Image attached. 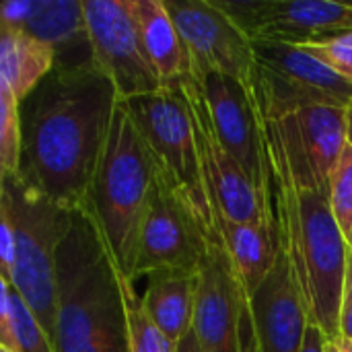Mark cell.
Masks as SVG:
<instances>
[{"instance_id":"obj_12","label":"cell","mask_w":352,"mask_h":352,"mask_svg":"<svg viewBox=\"0 0 352 352\" xmlns=\"http://www.w3.org/2000/svg\"><path fill=\"white\" fill-rule=\"evenodd\" d=\"M196 80L221 144L237 159L254 188L270 200L264 126L254 89L217 72Z\"/></svg>"},{"instance_id":"obj_35","label":"cell","mask_w":352,"mask_h":352,"mask_svg":"<svg viewBox=\"0 0 352 352\" xmlns=\"http://www.w3.org/2000/svg\"><path fill=\"white\" fill-rule=\"evenodd\" d=\"M346 243H349V250L352 252V229H351V233L346 235Z\"/></svg>"},{"instance_id":"obj_32","label":"cell","mask_w":352,"mask_h":352,"mask_svg":"<svg viewBox=\"0 0 352 352\" xmlns=\"http://www.w3.org/2000/svg\"><path fill=\"white\" fill-rule=\"evenodd\" d=\"M330 342H334L336 352H352V340L344 338V336H340L338 340H330Z\"/></svg>"},{"instance_id":"obj_31","label":"cell","mask_w":352,"mask_h":352,"mask_svg":"<svg viewBox=\"0 0 352 352\" xmlns=\"http://www.w3.org/2000/svg\"><path fill=\"white\" fill-rule=\"evenodd\" d=\"M324 41H340V43L352 45V29L351 31H340V33H334V35L326 37ZM318 43H322V41H318Z\"/></svg>"},{"instance_id":"obj_3","label":"cell","mask_w":352,"mask_h":352,"mask_svg":"<svg viewBox=\"0 0 352 352\" xmlns=\"http://www.w3.org/2000/svg\"><path fill=\"white\" fill-rule=\"evenodd\" d=\"M56 280L54 352H130L122 274L91 210H74Z\"/></svg>"},{"instance_id":"obj_30","label":"cell","mask_w":352,"mask_h":352,"mask_svg":"<svg viewBox=\"0 0 352 352\" xmlns=\"http://www.w3.org/2000/svg\"><path fill=\"white\" fill-rule=\"evenodd\" d=\"M175 352H204L202 349V344H200V340H198V334L194 332V328L177 342V346H175Z\"/></svg>"},{"instance_id":"obj_27","label":"cell","mask_w":352,"mask_h":352,"mask_svg":"<svg viewBox=\"0 0 352 352\" xmlns=\"http://www.w3.org/2000/svg\"><path fill=\"white\" fill-rule=\"evenodd\" d=\"M239 352H262L260 349V340L256 334V326H254V318H252V309H250V301L245 299L243 303V311H241V322H239Z\"/></svg>"},{"instance_id":"obj_28","label":"cell","mask_w":352,"mask_h":352,"mask_svg":"<svg viewBox=\"0 0 352 352\" xmlns=\"http://www.w3.org/2000/svg\"><path fill=\"white\" fill-rule=\"evenodd\" d=\"M340 336L352 340V252L349 250L346 262V278L342 293V309H340Z\"/></svg>"},{"instance_id":"obj_18","label":"cell","mask_w":352,"mask_h":352,"mask_svg":"<svg viewBox=\"0 0 352 352\" xmlns=\"http://www.w3.org/2000/svg\"><path fill=\"white\" fill-rule=\"evenodd\" d=\"M217 229L245 295L252 297L276 262L278 239L274 219L268 223H233L221 219Z\"/></svg>"},{"instance_id":"obj_15","label":"cell","mask_w":352,"mask_h":352,"mask_svg":"<svg viewBox=\"0 0 352 352\" xmlns=\"http://www.w3.org/2000/svg\"><path fill=\"white\" fill-rule=\"evenodd\" d=\"M276 122L285 126L299 153L303 155L316 182V188L324 196H330L334 171L349 142L346 107L311 105Z\"/></svg>"},{"instance_id":"obj_24","label":"cell","mask_w":352,"mask_h":352,"mask_svg":"<svg viewBox=\"0 0 352 352\" xmlns=\"http://www.w3.org/2000/svg\"><path fill=\"white\" fill-rule=\"evenodd\" d=\"M23 126L21 103L0 85V175H16L21 169Z\"/></svg>"},{"instance_id":"obj_37","label":"cell","mask_w":352,"mask_h":352,"mask_svg":"<svg viewBox=\"0 0 352 352\" xmlns=\"http://www.w3.org/2000/svg\"><path fill=\"white\" fill-rule=\"evenodd\" d=\"M349 4H351V6H352V2H349Z\"/></svg>"},{"instance_id":"obj_25","label":"cell","mask_w":352,"mask_h":352,"mask_svg":"<svg viewBox=\"0 0 352 352\" xmlns=\"http://www.w3.org/2000/svg\"><path fill=\"white\" fill-rule=\"evenodd\" d=\"M330 206L334 212V219L344 233V237L352 229V144L346 142L344 153L340 157V163L334 171L332 184H330Z\"/></svg>"},{"instance_id":"obj_20","label":"cell","mask_w":352,"mask_h":352,"mask_svg":"<svg viewBox=\"0 0 352 352\" xmlns=\"http://www.w3.org/2000/svg\"><path fill=\"white\" fill-rule=\"evenodd\" d=\"M198 272H155L148 276L142 305L151 322L173 342L194 328Z\"/></svg>"},{"instance_id":"obj_29","label":"cell","mask_w":352,"mask_h":352,"mask_svg":"<svg viewBox=\"0 0 352 352\" xmlns=\"http://www.w3.org/2000/svg\"><path fill=\"white\" fill-rule=\"evenodd\" d=\"M326 342H328L326 334L318 326L309 324L307 332H305V340H303L301 352H326Z\"/></svg>"},{"instance_id":"obj_23","label":"cell","mask_w":352,"mask_h":352,"mask_svg":"<svg viewBox=\"0 0 352 352\" xmlns=\"http://www.w3.org/2000/svg\"><path fill=\"white\" fill-rule=\"evenodd\" d=\"M122 291L126 303L128 332H130V352H175L177 342L169 340L148 318L142 297L136 295L134 283L122 276Z\"/></svg>"},{"instance_id":"obj_10","label":"cell","mask_w":352,"mask_h":352,"mask_svg":"<svg viewBox=\"0 0 352 352\" xmlns=\"http://www.w3.org/2000/svg\"><path fill=\"white\" fill-rule=\"evenodd\" d=\"M252 41L318 43L351 31L352 6L330 0H212Z\"/></svg>"},{"instance_id":"obj_1","label":"cell","mask_w":352,"mask_h":352,"mask_svg":"<svg viewBox=\"0 0 352 352\" xmlns=\"http://www.w3.org/2000/svg\"><path fill=\"white\" fill-rule=\"evenodd\" d=\"M120 101L97 64L54 68L21 103L19 175L62 208L89 210Z\"/></svg>"},{"instance_id":"obj_33","label":"cell","mask_w":352,"mask_h":352,"mask_svg":"<svg viewBox=\"0 0 352 352\" xmlns=\"http://www.w3.org/2000/svg\"><path fill=\"white\" fill-rule=\"evenodd\" d=\"M346 136H349V142L352 144V103L346 107Z\"/></svg>"},{"instance_id":"obj_19","label":"cell","mask_w":352,"mask_h":352,"mask_svg":"<svg viewBox=\"0 0 352 352\" xmlns=\"http://www.w3.org/2000/svg\"><path fill=\"white\" fill-rule=\"evenodd\" d=\"M146 56L163 87L190 74V60L182 35L163 0H132Z\"/></svg>"},{"instance_id":"obj_34","label":"cell","mask_w":352,"mask_h":352,"mask_svg":"<svg viewBox=\"0 0 352 352\" xmlns=\"http://www.w3.org/2000/svg\"><path fill=\"white\" fill-rule=\"evenodd\" d=\"M326 352H336V346H334V342H326Z\"/></svg>"},{"instance_id":"obj_8","label":"cell","mask_w":352,"mask_h":352,"mask_svg":"<svg viewBox=\"0 0 352 352\" xmlns=\"http://www.w3.org/2000/svg\"><path fill=\"white\" fill-rule=\"evenodd\" d=\"M95 64L122 101L163 89L140 37L132 0H82Z\"/></svg>"},{"instance_id":"obj_13","label":"cell","mask_w":352,"mask_h":352,"mask_svg":"<svg viewBox=\"0 0 352 352\" xmlns=\"http://www.w3.org/2000/svg\"><path fill=\"white\" fill-rule=\"evenodd\" d=\"M248 295L223 241L206 239L196 287L194 332L204 352H239V322Z\"/></svg>"},{"instance_id":"obj_6","label":"cell","mask_w":352,"mask_h":352,"mask_svg":"<svg viewBox=\"0 0 352 352\" xmlns=\"http://www.w3.org/2000/svg\"><path fill=\"white\" fill-rule=\"evenodd\" d=\"M124 103L157 163V171L190 210L202 235L221 241L200 167L190 107L177 82Z\"/></svg>"},{"instance_id":"obj_17","label":"cell","mask_w":352,"mask_h":352,"mask_svg":"<svg viewBox=\"0 0 352 352\" xmlns=\"http://www.w3.org/2000/svg\"><path fill=\"white\" fill-rule=\"evenodd\" d=\"M252 45L258 66L283 74L291 80H297L330 97L342 107H349L352 103L351 80L344 78L340 72H336L332 66L318 60L305 47L285 41H268V39H256L252 41Z\"/></svg>"},{"instance_id":"obj_7","label":"cell","mask_w":352,"mask_h":352,"mask_svg":"<svg viewBox=\"0 0 352 352\" xmlns=\"http://www.w3.org/2000/svg\"><path fill=\"white\" fill-rule=\"evenodd\" d=\"M177 87L190 107L200 167L208 190L214 225H219L221 219L233 223L272 221L270 200L254 188L237 159L221 144L212 128L198 80L192 74H188L177 82Z\"/></svg>"},{"instance_id":"obj_14","label":"cell","mask_w":352,"mask_h":352,"mask_svg":"<svg viewBox=\"0 0 352 352\" xmlns=\"http://www.w3.org/2000/svg\"><path fill=\"white\" fill-rule=\"evenodd\" d=\"M248 301L262 352H301L309 318L280 245L272 270Z\"/></svg>"},{"instance_id":"obj_5","label":"cell","mask_w":352,"mask_h":352,"mask_svg":"<svg viewBox=\"0 0 352 352\" xmlns=\"http://www.w3.org/2000/svg\"><path fill=\"white\" fill-rule=\"evenodd\" d=\"M0 214L8 217L14 231V264L4 278L29 303L54 344L58 309L56 256L72 227L74 212L47 200L16 173L0 175Z\"/></svg>"},{"instance_id":"obj_2","label":"cell","mask_w":352,"mask_h":352,"mask_svg":"<svg viewBox=\"0 0 352 352\" xmlns=\"http://www.w3.org/2000/svg\"><path fill=\"white\" fill-rule=\"evenodd\" d=\"M270 208L276 239L287 254L309 324L328 340L340 338V309L349 243L330 200L311 177L297 144L280 122L264 120Z\"/></svg>"},{"instance_id":"obj_22","label":"cell","mask_w":352,"mask_h":352,"mask_svg":"<svg viewBox=\"0 0 352 352\" xmlns=\"http://www.w3.org/2000/svg\"><path fill=\"white\" fill-rule=\"evenodd\" d=\"M0 346L16 352H54L37 316L4 276H0Z\"/></svg>"},{"instance_id":"obj_16","label":"cell","mask_w":352,"mask_h":352,"mask_svg":"<svg viewBox=\"0 0 352 352\" xmlns=\"http://www.w3.org/2000/svg\"><path fill=\"white\" fill-rule=\"evenodd\" d=\"M16 29L47 43L56 52V68L95 64L80 0H27V12Z\"/></svg>"},{"instance_id":"obj_9","label":"cell","mask_w":352,"mask_h":352,"mask_svg":"<svg viewBox=\"0 0 352 352\" xmlns=\"http://www.w3.org/2000/svg\"><path fill=\"white\" fill-rule=\"evenodd\" d=\"M190 60V74H227L250 89L256 82L258 62L252 39L214 4L206 0H163Z\"/></svg>"},{"instance_id":"obj_21","label":"cell","mask_w":352,"mask_h":352,"mask_svg":"<svg viewBox=\"0 0 352 352\" xmlns=\"http://www.w3.org/2000/svg\"><path fill=\"white\" fill-rule=\"evenodd\" d=\"M56 68V52L23 29L0 25V85L23 103Z\"/></svg>"},{"instance_id":"obj_26","label":"cell","mask_w":352,"mask_h":352,"mask_svg":"<svg viewBox=\"0 0 352 352\" xmlns=\"http://www.w3.org/2000/svg\"><path fill=\"white\" fill-rule=\"evenodd\" d=\"M301 47H305L309 54H314L324 64L332 66L336 72H340L352 82V45L340 41H322V43H305Z\"/></svg>"},{"instance_id":"obj_11","label":"cell","mask_w":352,"mask_h":352,"mask_svg":"<svg viewBox=\"0 0 352 352\" xmlns=\"http://www.w3.org/2000/svg\"><path fill=\"white\" fill-rule=\"evenodd\" d=\"M206 237L184 202L157 171L151 202L142 221L134 283L155 272H198Z\"/></svg>"},{"instance_id":"obj_4","label":"cell","mask_w":352,"mask_h":352,"mask_svg":"<svg viewBox=\"0 0 352 352\" xmlns=\"http://www.w3.org/2000/svg\"><path fill=\"white\" fill-rule=\"evenodd\" d=\"M155 179L157 163L128 105L120 101L93 184L89 210L105 237L120 274L130 283H134L138 239Z\"/></svg>"},{"instance_id":"obj_36","label":"cell","mask_w":352,"mask_h":352,"mask_svg":"<svg viewBox=\"0 0 352 352\" xmlns=\"http://www.w3.org/2000/svg\"><path fill=\"white\" fill-rule=\"evenodd\" d=\"M0 352H16V351H12V349H6V346H0Z\"/></svg>"}]
</instances>
